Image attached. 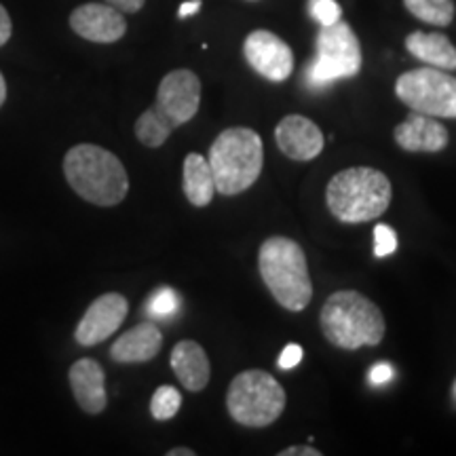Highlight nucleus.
Returning a JSON list of instances; mask_svg holds the SVG:
<instances>
[{
	"label": "nucleus",
	"mask_w": 456,
	"mask_h": 456,
	"mask_svg": "<svg viewBox=\"0 0 456 456\" xmlns=\"http://www.w3.org/2000/svg\"><path fill=\"white\" fill-rule=\"evenodd\" d=\"M454 393H456V385H454Z\"/></svg>",
	"instance_id": "obj_35"
},
{
	"label": "nucleus",
	"mask_w": 456,
	"mask_h": 456,
	"mask_svg": "<svg viewBox=\"0 0 456 456\" xmlns=\"http://www.w3.org/2000/svg\"><path fill=\"white\" fill-rule=\"evenodd\" d=\"M302 346L296 345V342H289V345H285V349L281 351V355H279V368L281 370H292L298 366L302 362Z\"/></svg>",
	"instance_id": "obj_26"
},
{
	"label": "nucleus",
	"mask_w": 456,
	"mask_h": 456,
	"mask_svg": "<svg viewBox=\"0 0 456 456\" xmlns=\"http://www.w3.org/2000/svg\"><path fill=\"white\" fill-rule=\"evenodd\" d=\"M395 95L410 110L456 118V77L440 68H416L395 81Z\"/></svg>",
	"instance_id": "obj_8"
},
{
	"label": "nucleus",
	"mask_w": 456,
	"mask_h": 456,
	"mask_svg": "<svg viewBox=\"0 0 456 456\" xmlns=\"http://www.w3.org/2000/svg\"><path fill=\"white\" fill-rule=\"evenodd\" d=\"M171 370L186 391H203L212 376L208 353L195 340H180L171 351Z\"/></svg>",
	"instance_id": "obj_17"
},
{
	"label": "nucleus",
	"mask_w": 456,
	"mask_h": 456,
	"mask_svg": "<svg viewBox=\"0 0 456 456\" xmlns=\"http://www.w3.org/2000/svg\"><path fill=\"white\" fill-rule=\"evenodd\" d=\"M393 140L406 152H440L448 146V129L436 117L410 112L403 123L393 129Z\"/></svg>",
	"instance_id": "obj_14"
},
{
	"label": "nucleus",
	"mask_w": 456,
	"mask_h": 456,
	"mask_svg": "<svg viewBox=\"0 0 456 456\" xmlns=\"http://www.w3.org/2000/svg\"><path fill=\"white\" fill-rule=\"evenodd\" d=\"M406 49L410 55L425 61L427 66L446 72L456 70V47L446 34L416 30L406 37Z\"/></svg>",
	"instance_id": "obj_18"
},
{
	"label": "nucleus",
	"mask_w": 456,
	"mask_h": 456,
	"mask_svg": "<svg viewBox=\"0 0 456 456\" xmlns=\"http://www.w3.org/2000/svg\"><path fill=\"white\" fill-rule=\"evenodd\" d=\"M397 249V235L391 226L376 224L374 228V256L376 258H387L395 254Z\"/></svg>",
	"instance_id": "obj_25"
},
{
	"label": "nucleus",
	"mask_w": 456,
	"mask_h": 456,
	"mask_svg": "<svg viewBox=\"0 0 456 456\" xmlns=\"http://www.w3.org/2000/svg\"><path fill=\"white\" fill-rule=\"evenodd\" d=\"M279 456H322V450L311 446H289L281 450Z\"/></svg>",
	"instance_id": "obj_30"
},
{
	"label": "nucleus",
	"mask_w": 456,
	"mask_h": 456,
	"mask_svg": "<svg viewBox=\"0 0 456 456\" xmlns=\"http://www.w3.org/2000/svg\"><path fill=\"white\" fill-rule=\"evenodd\" d=\"M174 129L175 125L169 121L167 114H165L157 104L142 112L134 127L135 138L140 140V144H144L148 148H161L165 142L169 140Z\"/></svg>",
	"instance_id": "obj_20"
},
{
	"label": "nucleus",
	"mask_w": 456,
	"mask_h": 456,
	"mask_svg": "<svg viewBox=\"0 0 456 456\" xmlns=\"http://www.w3.org/2000/svg\"><path fill=\"white\" fill-rule=\"evenodd\" d=\"M167 456H195V450L184 448V446H180V448H171L169 452H167Z\"/></svg>",
	"instance_id": "obj_32"
},
{
	"label": "nucleus",
	"mask_w": 456,
	"mask_h": 456,
	"mask_svg": "<svg viewBox=\"0 0 456 456\" xmlns=\"http://www.w3.org/2000/svg\"><path fill=\"white\" fill-rule=\"evenodd\" d=\"M258 271L273 298L285 311L300 313L313 298L305 249L288 237H269L258 249Z\"/></svg>",
	"instance_id": "obj_4"
},
{
	"label": "nucleus",
	"mask_w": 456,
	"mask_h": 456,
	"mask_svg": "<svg viewBox=\"0 0 456 456\" xmlns=\"http://www.w3.org/2000/svg\"><path fill=\"white\" fill-rule=\"evenodd\" d=\"M182 406V395L175 387L163 385L155 391V395L151 399V414L157 420H169L180 412Z\"/></svg>",
	"instance_id": "obj_22"
},
{
	"label": "nucleus",
	"mask_w": 456,
	"mask_h": 456,
	"mask_svg": "<svg viewBox=\"0 0 456 456\" xmlns=\"http://www.w3.org/2000/svg\"><path fill=\"white\" fill-rule=\"evenodd\" d=\"M243 55L248 64L266 81L283 83L292 77V47L269 30H254L243 43Z\"/></svg>",
	"instance_id": "obj_9"
},
{
	"label": "nucleus",
	"mask_w": 456,
	"mask_h": 456,
	"mask_svg": "<svg viewBox=\"0 0 456 456\" xmlns=\"http://www.w3.org/2000/svg\"><path fill=\"white\" fill-rule=\"evenodd\" d=\"M309 15L323 28L342 20V9L336 0H309Z\"/></svg>",
	"instance_id": "obj_24"
},
{
	"label": "nucleus",
	"mask_w": 456,
	"mask_h": 456,
	"mask_svg": "<svg viewBox=\"0 0 456 456\" xmlns=\"http://www.w3.org/2000/svg\"><path fill=\"white\" fill-rule=\"evenodd\" d=\"M70 28L85 41L110 45L125 37L127 21L121 11L110 7L108 3H87L72 11Z\"/></svg>",
	"instance_id": "obj_12"
},
{
	"label": "nucleus",
	"mask_w": 456,
	"mask_h": 456,
	"mask_svg": "<svg viewBox=\"0 0 456 456\" xmlns=\"http://www.w3.org/2000/svg\"><path fill=\"white\" fill-rule=\"evenodd\" d=\"M362 45L346 21L323 26L315 38V57L305 68V81L313 91H322L340 78L362 72Z\"/></svg>",
	"instance_id": "obj_7"
},
{
	"label": "nucleus",
	"mask_w": 456,
	"mask_h": 456,
	"mask_svg": "<svg viewBox=\"0 0 456 456\" xmlns=\"http://www.w3.org/2000/svg\"><path fill=\"white\" fill-rule=\"evenodd\" d=\"M11 32H13V24H11V17L7 13V9L0 4V47L7 45V41L11 38Z\"/></svg>",
	"instance_id": "obj_29"
},
{
	"label": "nucleus",
	"mask_w": 456,
	"mask_h": 456,
	"mask_svg": "<svg viewBox=\"0 0 456 456\" xmlns=\"http://www.w3.org/2000/svg\"><path fill=\"white\" fill-rule=\"evenodd\" d=\"M277 148L292 161H313L322 155L326 138L311 118L302 114H288L275 127Z\"/></svg>",
	"instance_id": "obj_13"
},
{
	"label": "nucleus",
	"mask_w": 456,
	"mask_h": 456,
	"mask_svg": "<svg viewBox=\"0 0 456 456\" xmlns=\"http://www.w3.org/2000/svg\"><path fill=\"white\" fill-rule=\"evenodd\" d=\"M64 175L78 197L100 208L123 203L129 175L121 159L98 144H77L64 157Z\"/></svg>",
	"instance_id": "obj_1"
},
{
	"label": "nucleus",
	"mask_w": 456,
	"mask_h": 456,
	"mask_svg": "<svg viewBox=\"0 0 456 456\" xmlns=\"http://www.w3.org/2000/svg\"><path fill=\"white\" fill-rule=\"evenodd\" d=\"M393 199L391 180L374 167L342 169L330 180L326 203L330 214L345 224H363L380 218Z\"/></svg>",
	"instance_id": "obj_3"
},
{
	"label": "nucleus",
	"mask_w": 456,
	"mask_h": 456,
	"mask_svg": "<svg viewBox=\"0 0 456 456\" xmlns=\"http://www.w3.org/2000/svg\"><path fill=\"white\" fill-rule=\"evenodd\" d=\"M216 192L235 197L258 182L265 165V144L249 127L224 129L214 140L208 157Z\"/></svg>",
	"instance_id": "obj_5"
},
{
	"label": "nucleus",
	"mask_w": 456,
	"mask_h": 456,
	"mask_svg": "<svg viewBox=\"0 0 456 456\" xmlns=\"http://www.w3.org/2000/svg\"><path fill=\"white\" fill-rule=\"evenodd\" d=\"M180 306V298L178 294L174 292L171 288H161L157 289L155 294H152V298L148 300V315L151 317H159V319H165V317H171L175 311H178Z\"/></svg>",
	"instance_id": "obj_23"
},
{
	"label": "nucleus",
	"mask_w": 456,
	"mask_h": 456,
	"mask_svg": "<svg viewBox=\"0 0 456 456\" xmlns=\"http://www.w3.org/2000/svg\"><path fill=\"white\" fill-rule=\"evenodd\" d=\"M182 188L188 203L195 208H208L214 201L216 184L212 167H209L208 159L199 155V152H191L184 159V178H182Z\"/></svg>",
	"instance_id": "obj_19"
},
{
	"label": "nucleus",
	"mask_w": 456,
	"mask_h": 456,
	"mask_svg": "<svg viewBox=\"0 0 456 456\" xmlns=\"http://www.w3.org/2000/svg\"><path fill=\"white\" fill-rule=\"evenodd\" d=\"M155 104L167 114L175 127L191 123L201 106V81L192 70L180 68L165 74Z\"/></svg>",
	"instance_id": "obj_10"
},
{
	"label": "nucleus",
	"mask_w": 456,
	"mask_h": 456,
	"mask_svg": "<svg viewBox=\"0 0 456 456\" xmlns=\"http://www.w3.org/2000/svg\"><path fill=\"white\" fill-rule=\"evenodd\" d=\"M249 3H256V0H249Z\"/></svg>",
	"instance_id": "obj_34"
},
{
	"label": "nucleus",
	"mask_w": 456,
	"mask_h": 456,
	"mask_svg": "<svg viewBox=\"0 0 456 456\" xmlns=\"http://www.w3.org/2000/svg\"><path fill=\"white\" fill-rule=\"evenodd\" d=\"M163 334L155 323L144 322L131 328L110 346V357L117 363H146L159 355Z\"/></svg>",
	"instance_id": "obj_16"
},
{
	"label": "nucleus",
	"mask_w": 456,
	"mask_h": 456,
	"mask_svg": "<svg viewBox=\"0 0 456 456\" xmlns=\"http://www.w3.org/2000/svg\"><path fill=\"white\" fill-rule=\"evenodd\" d=\"M199 9H201V0H191V3H184L178 11V17L180 20H184V17H191L199 13Z\"/></svg>",
	"instance_id": "obj_31"
},
{
	"label": "nucleus",
	"mask_w": 456,
	"mask_h": 456,
	"mask_svg": "<svg viewBox=\"0 0 456 456\" xmlns=\"http://www.w3.org/2000/svg\"><path fill=\"white\" fill-rule=\"evenodd\" d=\"M395 376V370H393L389 363H376V366L370 370V383L374 387H380V385H387L389 380Z\"/></svg>",
	"instance_id": "obj_27"
},
{
	"label": "nucleus",
	"mask_w": 456,
	"mask_h": 456,
	"mask_svg": "<svg viewBox=\"0 0 456 456\" xmlns=\"http://www.w3.org/2000/svg\"><path fill=\"white\" fill-rule=\"evenodd\" d=\"M129 313V302L123 294L108 292L95 298L85 311L77 330H74V340L81 346H95L100 342L117 332L123 326L125 317Z\"/></svg>",
	"instance_id": "obj_11"
},
{
	"label": "nucleus",
	"mask_w": 456,
	"mask_h": 456,
	"mask_svg": "<svg viewBox=\"0 0 456 456\" xmlns=\"http://www.w3.org/2000/svg\"><path fill=\"white\" fill-rule=\"evenodd\" d=\"M319 326L328 342L345 351L380 345L387 332L383 311L355 289L330 296L319 313Z\"/></svg>",
	"instance_id": "obj_2"
},
{
	"label": "nucleus",
	"mask_w": 456,
	"mask_h": 456,
	"mask_svg": "<svg viewBox=\"0 0 456 456\" xmlns=\"http://www.w3.org/2000/svg\"><path fill=\"white\" fill-rule=\"evenodd\" d=\"M74 399L81 406L83 412L91 416L102 414L108 406L106 397V372L102 363L95 359L85 357L72 363L70 372H68Z\"/></svg>",
	"instance_id": "obj_15"
},
{
	"label": "nucleus",
	"mask_w": 456,
	"mask_h": 456,
	"mask_svg": "<svg viewBox=\"0 0 456 456\" xmlns=\"http://www.w3.org/2000/svg\"><path fill=\"white\" fill-rule=\"evenodd\" d=\"M283 387L265 370H245L232 379L226 393L231 419L241 427L262 429L275 423L285 410Z\"/></svg>",
	"instance_id": "obj_6"
},
{
	"label": "nucleus",
	"mask_w": 456,
	"mask_h": 456,
	"mask_svg": "<svg viewBox=\"0 0 456 456\" xmlns=\"http://www.w3.org/2000/svg\"><path fill=\"white\" fill-rule=\"evenodd\" d=\"M4 100H7V81H4L3 72H0V108H3Z\"/></svg>",
	"instance_id": "obj_33"
},
{
	"label": "nucleus",
	"mask_w": 456,
	"mask_h": 456,
	"mask_svg": "<svg viewBox=\"0 0 456 456\" xmlns=\"http://www.w3.org/2000/svg\"><path fill=\"white\" fill-rule=\"evenodd\" d=\"M410 15L431 26H450L454 20V0H403Z\"/></svg>",
	"instance_id": "obj_21"
},
{
	"label": "nucleus",
	"mask_w": 456,
	"mask_h": 456,
	"mask_svg": "<svg viewBox=\"0 0 456 456\" xmlns=\"http://www.w3.org/2000/svg\"><path fill=\"white\" fill-rule=\"evenodd\" d=\"M108 4L114 9H118L121 13H138L144 7L146 0H106Z\"/></svg>",
	"instance_id": "obj_28"
}]
</instances>
